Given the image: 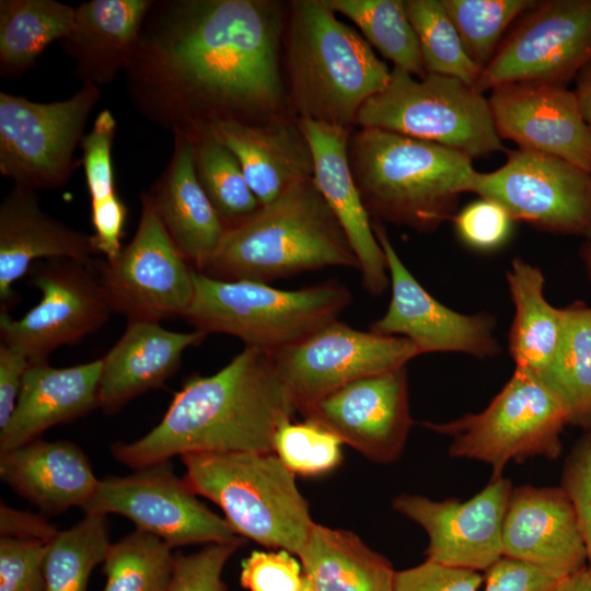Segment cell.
<instances>
[{
    "label": "cell",
    "instance_id": "obj_6",
    "mask_svg": "<svg viewBox=\"0 0 591 591\" xmlns=\"http://www.w3.org/2000/svg\"><path fill=\"white\" fill-rule=\"evenodd\" d=\"M181 459L185 482L223 511L239 536L298 555L314 521L294 474L274 452L190 453Z\"/></svg>",
    "mask_w": 591,
    "mask_h": 591
},
{
    "label": "cell",
    "instance_id": "obj_31",
    "mask_svg": "<svg viewBox=\"0 0 591 591\" xmlns=\"http://www.w3.org/2000/svg\"><path fill=\"white\" fill-rule=\"evenodd\" d=\"M506 280L514 306L509 352L515 369L540 375L552 361L563 331V308L545 298V277L535 265L514 257Z\"/></svg>",
    "mask_w": 591,
    "mask_h": 591
},
{
    "label": "cell",
    "instance_id": "obj_17",
    "mask_svg": "<svg viewBox=\"0 0 591 591\" xmlns=\"http://www.w3.org/2000/svg\"><path fill=\"white\" fill-rule=\"evenodd\" d=\"M385 254L391 300L370 331L410 340L421 355L457 352L478 359L500 354L495 335L496 318L486 312L463 314L434 299L405 266L381 222L372 221Z\"/></svg>",
    "mask_w": 591,
    "mask_h": 591
},
{
    "label": "cell",
    "instance_id": "obj_34",
    "mask_svg": "<svg viewBox=\"0 0 591 591\" xmlns=\"http://www.w3.org/2000/svg\"><path fill=\"white\" fill-rule=\"evenodd\" d=\"M329 8L352 21L366 40L395 68L424 79L417 35L403 0H326Z\"/></svg>",
    "mask_w": 591,
    "mask_h": 591
},
{
    "label": "cell",
    "instance_id": "obj_27",
    "mask_svg": "<svg viewBox=\"0 0 591 591\" xmlns=\"http://www.w3.org/2000/svg\"><path fill=\"white\" fill-rule=\"evenodd\" d=\"M206 337L196 329L181 333L155 322H128L121 337L102 358L99 407L111 415L132 398L162 386L178 369L184 351Z\"/></svg>",
    "mask_w": 591,
    "mask_h": 591
},
{
    "label": "cell",
    "instance_id": "obj_42",
    "mask_svg": "<svg viewBox=\"0 0 591 591\" xmlns=\"http://www.w3.org/2000/svg\"><path fill=\"white\" fill-rule=\"evenodd\" d=\"M243 544L244 538L207 544L188 555L175 553L169 591H227L222 580L224 566Z\"/></svg>",
    "mask_w": 591,
    "mask_h": 591
},
{
    "label": "cell",
    "instance_id": "obj_23",
    "mask_svg": "<svg viewBox=\"0 0 591 591\" xmlns=\"http://www.w3.org/2000/svg\"><path fill=\"white\" fill-rule=\"evenodd\" d=\"M93 235L45 212L36 190L14 185L0 204V312L20 300L13 283L32 265L47 258H71L94 266Z\"/></svg>",
    "mask_w": 591,
    "mask_h": 591
},
{
    "label": "cell",
    "instance_id": "obj_44",
    "mask_svg": "<svg viewBox=\"0 0 591 591\" xmlns=\"http://www.w3.org/2000/svg\"><path fill=\"white\" fill-rule=\"evenodd\" d=\"M451 221L466 245L478 251H491L507 241L513 220L496 201L479 198L457 211Z\"/></svg>",
    "mask_w": 591,
    "mask_h": 591
},
{
    "label": "cell",
    "instance_id": "obj_4",
    "mask_svg": "<svg viewBox=\"0 0 591 591\" xmlns=\"http://www.w3.org/2000/svg\"><path fill=\"white\" fill-rule=\"evenodd\" d=\"M348 159L370 217L419 233L452 220L477 171L457 150L368 127L351 131Z\"/></svg>",
    "mask_w": 591,
    "mask_h": 591
},
{
    "label": "cell",
    "instance_id": "obj_49",
    "mask_svg": "<svg viewBox=\"0 0 591 591\" xmlns=\"http://www.w3.org/2000/svg\"><path fill=\"white\" fill-rule=\"evenodd\" d=\"M127 215L128 209L119 196L103 204L91 206L93 237L99 253H102L107 260L114 259L123 248L120 240Z\"/></svg>",
    "mask_w": 591,
    "mask_h": 591
},
{
    "label": "cell",
    "instance_id": "obj_47",
    "mask_svg": "<svg viewBox=\"0 0 591 591\" xmlns=\"http://www.w3.org/2000/svg\"><path fill=\"white\" fill-rule=\"evenodd\" d=\"M482 582L479 571L426 559L396 571L393 591H478Z\"/></svg>",
    "mask_w": 591,
    "mask_h": 591
},
{
    "label": "cell",
    "instance_id": "obj_5",
    "mask_svg": "<svg viewBox=\"0 0 591 591\" xmlns=\"http://www.w3.org/2000/svg\"><path fill=\"white\" fill-rule=\"evenodd\" d=\"M334 266L359 269L347 235L310 177L228 227L202 274L268 283Z\"/></svg>",
    "mask_w": 591,
    "mask_h": 591
},
{
    "label": "cell",
    "instance_id": "obj_48",
    "mask_svg": "<svg viewBox=\"0 0 591 591\" xmlns=\"http://www.w3.org/2000/svg\"><path fill=\"white\" fill-rule=\"evenodd\" d=\"M564 580L529 563L502 556L487 570L484 591H555Z\"/></svg>",
    "mask_w": 591,
    "mask_h": 591
},
{
    "label": "cell",
    "instance_id": "obj_52",
    "mask_svg": "<svg viewBox=\"0 0 591 591\" xmlns=\"http://www.w3.org/2000/svg\"><path fill=\"white\" fill-rule=\"evenodd\" d=\"M575 94L577 96L584 123L591 134V63L586 66L576 77Z\"/></svg>",
    "mask_w": 591,
    "mask_h": 591
},
{
    "label": "cell",
    "instance_id": "obj_30",
    "mask_svg": "<svg viewBox=\"0 0 591 591\" xmlns=\"http://www.w3.org/2000/svg\"><path fill=\"white\" fill-rule=\"evenodd\" d=\"M316 591H393L396 571L355 533L313 523L297 555Z\"/></svg>",
    "mask_w": 591,
    "mask_h": 591
},
{
    "label": "cell",
    "instance_id": "obj_13",
    "mask_svg": "<svg viewBox=\"0 0 591 591\" xmlns=\"http://www.w3.org/2000/svg\"><path fill=\"white\" fill-rule=\"evenodd\" d=\"M591 63V0L536 1L501 40L475 91L511 82L567 86Z\"/></svg>",
    "mask_w": 591,
    "mask_h": 591
},
{
    "label": "cell",
    "instance_id": "obj_36",
    "mask_svg": "<svg viewBox=\"0 0 591 591\" xmlns=\"http://www.w3.org/2000/svg\"><path fill=\"white\" fill-rule=\"evenodd\" d=\"M172 548L139 529L112 543L103 561V591H169L175 556Z\"/></svg>",
    "mask_w": 591,
    "mask_h": 591
},
{
    "label": "cell",
    "instance_id": "obj_20",
    "mask_svg": "<svg viewBox=\"0 0 591 591\" xmlns=\"http://www.w3.org/2000/svg\"><path fill=\"white\" fill-rule=\"evenodd\" d=\"M488 103L501 139L561 158L591 173V134L575 91L559 84L519 81L491 89Z\"/></svg>",
    "mask_w": 591,
    "mask_h": 591
},
{
    "label": "cell",
    "instance_id": "obj_18",
    "mask_svg": "<svg viewBox=\"0 0 591 591\" xmlns=\"http://www.w3.org/2000/svg\"><path fill=\"white\" fill-rule=\"evenodd\" d=\"M300 413L376 463L399 457L413 419L407 364L348 383Z\"/></svg>",
    "mask_w": 591,
    "mask_h": 591
},
{
    "label": "cell",
    "instance_id": "obj_33",
    "mask_svg": "<svg viewBox=\"0 0 591 591\" xmlns=\"http://www.w3.org/2000/svg\"><path fill=\"white\" fill-rule=\"evenodd\" d=\"M74 7L55 0L0 1V77L23 76L45 48L67 37Z\"/></svg>",
    "mask_w": 591,
    "mask_h": 591
},
{
    "label": "cell",
    "instance_id": "obj_8",
    "mask_svg": "<svg viewBox=\"0 0 591 591\" xmlns=\"http://www.w3.org/2000/svg\"><path fill=\"white\" fill-rule=\"evenodd\" d=\"M357 127L434 142L473 158L503 151L488 99L463 81L393 67L386 88L359 111Z\"/></svg>",
    "mask_w": 591,
    "mask_h": 591
},
{
    "label": "cell",
    "instance_id": "obj_37",
    "mask_svg": "<svg viewBox=\"0 0 591 591\" xmlns=\"http://www.w3.org/2000/svg\"><path fill=\"white\" fill-rule=\"evenodd\" d=\"M192 141L198 182L227 228L254 215L262 206L236 157L210 134Z\"/></svg>",
    "mask_w": 591,
    "mask_h": 591
},
{
    "label": "cell",
    "instance_id": "obj_39",
    "mask_svg": "<svg viewBox=\"0 0 591 591\" xmlns=\"http://www.w3.org/2000/svg\"><path fill=\"white\" fill-rule=\"evenodd\" d=\"M470 58L482 69L493 60L507 27L534 0H441Z\"/></svg>",
    "mask_w": 591,
    "mask_h": 591
},
{
    "label": "cell",
    "instance_id": "obj_24",
    "mask_svg": "<svg viewBox=\"0 0 591 591\" xmlns=\"http://www.w3.org/2000/svg\"><path fill=\"white\" fill-rule=\"evenodd\" d=\"M102 368V358L68 368H54L48 360L31 361L15 409L0 430V453L97 408Z\"/></svg>",
    "mask_w": 591,
    "mask_h": 591
},
{
    "label": "cell",
    "instance_id": "obj_43",
    "mask_svg": "<svg viewBox=\"0 0 591 591\" xmlns=\"http://www.w3.org/2000/svg\"><path fill=\"white\" fill-rule=\"evenodd\" d=\"M48 544L1 536L0 591H44V560Z\"/></svg>",
    "mask_w": 591,
    "mask_h": 591
},
{
    "label": "cell",
    "instance_id": "obj_16",
    "mask_svg": "<svg viewBox=\"0 0 591 591\" xmlns=\"http://www.w3.org/2000/svg\"><path fill=\"white\" fill-rule=\"evenodd\" d=\"M271 354L298 412L348 383L406 366L421 355L404 337L360 331L339 320Z\"/></svg>",
    "mask_w": 591,
    "mask_h": 591
},
{
    "label": "cell",
    "instance_id": "obj_19",
    "mask_svg": "<svg viewBox=\"0 0 591 591\" xmlns=\"http://www.w3.org/2000/svg\"><path fill=\"white\" fill-rule=\"evenodd\" d=\"M512 484L502 476L466 501L399 495L392 506L427 533L426 559L487 571L502 556V526Z\"/></svg>",
    "mask_w": 591,
    "mask_h": 591
},
{
    "label": "cell",
    "instance_id": "obj_40",
    "mask_svg": "<svg viewBox=\"0 0 591 591\" xmlns=\"http://www.w3.org/2000/svg\"><path fill=\"white\" fill-rule=\"evenodd\" d=\"M343 444L335 433L312 420L288 421L274 437V453L294 475L315 476L341 463Z\"/></svg>",
    "mask_w": 591,
    "mask_h": 591
},
{
    "label": "cell",
    "instance_id": "obj_28",
    "mask_svg": "<svg viewBox=\"0 0 591 591\" xmlns=\"http://www.w3.org/2000/svg\"><path fill=\"white\" fill-rule=\"evenodd\" d=\"M0 477L46 513L84 508L99 486L91 463L76 443L34 440L0 453Z\"/></svg>",
    "mask_w": 591,
    "mask_h": 591
},
{
    "label": "cell",
    "instance_id": "obj_10",
    "mask_svg": "<svg viewBox=\"0 0 591 591\" xmlns=\"http://www.w3.org/2000/svg\"><path fill=\"white\" fill-rule=\"evenodd\" d=\"M100 96L92 83L50 103L0 92L1 175L36 192L63 186L82 163L73 153Z\"/></svg>",
    "mask_w": 591,
    "mask_h": 591
},
{
    "label": "cell",
    "instance_id": "obj_35",
    "mask_svg": "<svg viewBox=\"0 0 591 591\" xmlns=\"http://www.w3.org/2000/svg\"><path fill=\"white\" fill-rule=\"evenodd\" d=\"M106 515L84 512L50 541L44 560V591H86L91 572L111 546Z\"/></svg>",
    "mask_w": 591,
    "mask_h": 591
},
{
    "label": "cell",
    "instance_id": "obj_54",
    "mask_svg": "<svg viewBox=\"0 0 591 591\" xmlns=\"http://www.w3.org/2000/svg\"><path fill=\"white\" fill-rule=\"evenodd\" d=\"M578 256L583 266L587 279L591 283V240L583 241L578 251Z\"/></svg>",
    "mask_w": 591,
    "mask_h": 591
},
{
    "label": "cell",
    "instance_id": "obj_46",
    "mask_svg": "<svg viewBox=\"0 0 591 591\" xmlns=\"http://www.w3.org/2000/svg\"><path fill=\"white\" fill-rule=\"evenodd\" d=\"M560 487L576 511L591 570V429L586 430L565 459Z\"/></svg>",
    "mask_w": 591,
    "mask_h": 591
},
{
    "label": "cell",
    "instance_id": "obj_45",
    "mask_svg": "<svg viewBox=\"0 0 591 591\" xmlns=\"http://www.w3.org/2000/svg\"><path fill=\"white\" fill-rule=\"evenodd\" d=\"M302 567L287 551H254L241 564L240 583L248 591H300Z\"/></svg>",
    "mask_w": 591,
    "mask_h": 591
},
{
    "label": "cell",
    "instance_id": "obj_9",
    "mask_svg": "<svg viewBox=\"0 0 591 591\" xmlns=\"http://www.w3.org/2000/svg\"><path fill=\"white\" fill-rule=\"evenodd\" d=\"M422 425L451 438V456L487 463L493 467V477H499L510 461L557 459L563 450L560 436L568 422L564 408L541 381L514 369L480 413Z\"/></svg>",
    "mask_w": 591,
    "mask_h": 591
},
{
    "label": "cell",
    "instance_id": "obj_3",
    "mask_svg": "<svg viewBox=\"0 0 591 591\" xmlns=\"http://www.w3.org/2000/svg\"><path fill=\"white\" fill-rule=\"evenodd\" d=\"M282 66L294 116L345 128H356L359 111L392 71L326 0L288 2Z\"/></svg>",
    "mask_w": 591,
    "mask_h": 591
},
{
    "label": "cell",
    "instance_id": "obj_32",
    "mask_svg": "<svg viewBox=\"0 0 591 591\" xmlns=\"http://www.w3.org/2000/svg\"><path fill=\"white\" fill-rule=\"evenodd\" d=\"M536 378L561 405L568 425L591 429V308L583 301L563 308L557 350Z\"/></svg>",
    "mask_w": 591,
    "mask_h": 591
},
{
    "label": "cell",
    "instance_id": "obj_25",
    "mask_svg": "<svg viewBox=\"0 0 591 591\" xmlns=\"http://www.w3.org/2000/svg\"><path fill=\"white\" fill-rule=\"evenodd\" d=\"M208 134L236 157L260 206L314 175L312 151L297 117L264 124L221 121Z\"/></svg>",
    "mask_w": 591,
    "mask_h": 591
},
{
    "label": "cell",
    "instance_id": "obj_11",
    "mask_svg": "<svg viewBox=\"0 0 591 591\" xmlns=\"http://www.w3.org/2000/svg\"><path fill=\"white\" fill-rule=\"evenodd\" d=\"M468 193L496 201L513 221L591 240V173L561 158L521 148L507 151L497 170L476 171Z\"/></svg>",
    "mask_w": 591,
    "mask_h": 591
},
{
    "label": "cell",
    "instance_id": "obj_26",
    "mask_svg": "<svg viewBox=\"0 0 591 591\" xmlns=\"http://www.w3.org/2000/svg\"><path fill=\"white\" fill-rule=\"evenodd\" d=\"M171 159L148 193L171 240L194 270L202 273L227 225L201 188L193 141L175 135Z\"/></svg>",
    "mask_w": 591,
    "mask_h": 591
},
{
    "label": "cell",
    "instance_id": "obj_53",
    "mask_svg": "<svg viewBox=\"0 0 591 591\" xmlns=\"http://www.w3.org/2000/svg\"><path fill=\"white\" fill-rule=\"evenodd\" d=\"M555 591H591V570L584 567L566 578Z\"/></svg>",
    "mask_w": 591,
    "mask_h": 591
},
{
    "label": "cell",
    "instance_id": "obj_51",
    "mask_svg": "<svg viewBox=\"0 0 591 591\" xmlns=\"http://www.w3.org/2000/svg\"><path fill=\"white\" fill-rule=\"evenodd\" d=\"M1 536L40 541L49 544L58 534V530L38 514L21 511L1 505L0 509Z\"/></svg>",
    "mask_w": 591,
    "mask_h": 591
},
{
    "label": "cell",
    "instance_id": "obj_14",
    "mask_svg": "<svg viewBox=\"0 0 591 591\" xmlns=\"http://www.w3.org/2000/svg\"><path fill=\"white\" fill-rule=\"evenodd\" d=\"M27 274L42 299L20 320L0 312V337L30 361L48 360L55 349L99 331L114 313L95 264L47 258L35 262Z\"/></svg>",
    "mask_w": 591,
    "mask_h": 591
},
{
    "label": "cell",
    "instance_id": "obj_15",
    "mask_svg": "<svg viewBox=\"0 0 591 591\" xmlns=\"http://www.w3.org/2000/svg\"><path fill=\"white\" fill-rule=\"evenodd\" d=\"M135 471L101 479L83 511L123 515L171 547L243 538L176 476L170 461Z\"/></svg>",
    "mask_w": 591,
    "mask_h": 591
},
{
    "label": "cell",
    "instance_id": "obj_29",
    "mask_svg": "<svg viewBox=\"0 0 591 591\" xmlns=\"http://www.w3.org/2000/svg\"><path fill=\"white\" fill-rule=\"evenodd\" d=\"M153 0H90L74 7V24L60 40L82 83L100 89L124 71Z\"/></svg>",
    "mask_w": 591,
    "mask_h": 591
},
{
    "label": "cell",
    "instance_id": "obj_1",
    "mask_svg": "<svg viewBox=\"0 0 591 591\" xmlns=\"http://www.w3.org/2000/svg\"><path fill=\"white\" fill-rule=\"evenodd\" d=\"M288 2L153 0L124 70L144 118L190 140L221 121L296 117L282 66Z\"/></svg>",
    "mask_w": 591,
    "mask_h": 591
},
{
    "label": "cell",
    "instance_id": "obj_2",
    "mask_svg": "<svg viewBox=\"0 0 591 591\" xmlns=\"http://www.w3.org/2000/svg\"><path fill=\"white\" fill-rule=\"evenodd\" d=\"M297 412L271 351L245 346L213 374L188 378L155 427L111 453L132 470L190 453H273L276 432Z\"/></svg>",
    "mask_w": 591,
    "mask_h": 591
},
{
    "label": "cell",
    "instance_id": "obj_21",
    "mask_svg": "<svg viewBox=\"0 0 591 591\" xmlns=\"http://www.w3.org/2000/svg\"><path fill=\"white\" fill-rule=\"evenodd\" d=\"M502 554L560 579L588 566L582 531L561 487L512 488L502 526Z\"/></svg>",
    "mask_w": 591,
    "mask_h": 591
},
{
    "label": "cell",
    "instance_id": "obj_38",
    "mask_svg": "<svg viewBox=\"0 0 591 591\" xmlns=\"http://www.w3.org/2000/svg\"><path fill=\"white\" fill-rule=\"evenodd\" d=\"M427 73L452 77L474 88L482 69L467 55L441 0H406Z\"/></svg>",
    "mask_w": 591,
    "mask_h": 591
},
{
    "label": "cell",
    "instance_id": "obj_12",
    "mask_svg": "<svg viewBox=\"0 0 591 591\" xmlns=\"http://www.w3.org/2000/svg\"><path fill=\"white\" fill-rule=\"evenodd\" d=\"M137 231L112 260L95 270L114 313L128 322L184 317L194 298V269L167 234L147 192Z\"/></svg>",
    "mask_w": 591,
    "mask_h": 591
},
{
    "label": "cell",
    "instance_id": "obj_7",
    "mask_svg": "<svg viewBox=\"0 0 591 591\" xmlns=\"http://www.w3.org/2000/svg\"><path fill=\"white\" fill-rule=\"evenodd\" d=\"M194 298L184 318L194 329L229 334L245 346L276 351L338 320L349 305L337 281L281 290L251 280H221L194 270Z\"/></svg>",
    "mask_w": 591,
    "mask_h": 591
},
{
    "label": "cell",
    "instance_id": "obj_55",
    "mask_svg": "<svg viewBox=\"0 0 591 591\" xmlns=\"http://www.w3.org/2000/svg\"><path fill=\"white\" fill-rule=\"evenodd\" d=\"M304 577V576H303ZM300 591H316L310 583L309 581L304 578V582H303V586L301 588Z\"/></svg>",
    "mask_w": 591,
    "mask_h": 591
},
{
    "label": "cell",
    "instance_id": "obj_50",
    "mask_svg": "<svg viewBox=\"0 0 591 591\" xmlns=\"http://www.w3.org/2000/svg\"><path fill=\"white\" fill-rule=\"evenodd\" d=\"M30 362L24 354L0 344V430L5 427L15 409Z\"/></svg>",
    "mask_w": 591,
    "mask_h": 591
},
{
    "label": "cell",
    "instance_id": "obj_41",
    "mask_svg": "<svg viewBox=\"0 0 591 591\" xmlns=\"http://www.w3.org/2000/svg\"><path fill=\"white\" fill-rule=\"evenodd\" d=\"M116 120L111 111L100 112L92 129L82 141V164L85 172L91 206L100 205L118 196L115 187L112 148Z\"/></svg>",
    "mask_w": 591,
    "mask_h": 591
},
{
    "label": "cell",
    "instance_id": "obj_22",
    "mask_svg": "<svg viewBox=\"0 0 591 591\" xmlns=\"http://www.w3.org/2000/svg\"><path fill=\"white\" fill-rule=\"evenodd\" d=\"M299 120L313 155V178L357 256L362 286L370 294L380 296L390 286V276L348 159L354 128Z\"/></svg>",
    "mask_w": 591,
    "mask_h": 591
}]
</instances>
